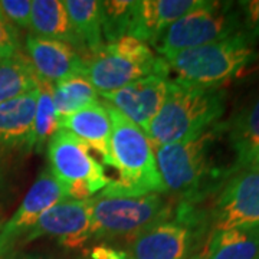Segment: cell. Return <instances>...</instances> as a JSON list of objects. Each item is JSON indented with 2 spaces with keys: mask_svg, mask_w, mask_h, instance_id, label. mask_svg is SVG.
I'll return each instance as SVG.
<instances>
[{
  "mask_svg": "<svg viewBox=\"0 0 259 259\" xmlns=\"http://www.w3.org/2000/svg\"><path fill=\"white\" fill-rule=\"evenodd\" d=\"M225 134V122H218L202 136L176 144L154 146L157 168L164 192L179 203L196 206L213 192H219L232 176L229 167L216 166L213 148Z\"/></svg>",
  "mask_w": 259,
  "mask_h": 259,
  "instance_id": "cell-1",
  "label": "cell"
},
{
  "mask_svg": "<svg viewBox=\"0 0 259 259\" xmlns=\"http://www.w3.org/2000/svg\"><path fill=\"white\" fill-rule=\"evenodd\" d=\"M226 91L170 78L166 100L150 122L147 137L153 144H176L193 140L221 122Z\"/></svg>",
  "mask_w": 259,
  "mask_h": 259,
  "instance_id": "cell-2",
  "label": "cell"
},
{
  "mask_svg": "<svg viewBox=\"0 0 259 259\" xmlns=\"http://www.w3.org/2000/svg\"><path fill=\"white\" fill-rule=\"evenodd\" d=\"M107 107L111 117L110 167L118 171V179L110 180L95 197H141L166 193L151 140L120 111L108 104Z\"/></svg>",
  "mask_w": 259,
  "mask_h": 259,
  "instance_id": "cell-3",
  "label": "cell"
},
{
  "mask_svg": "<svg viewBox=\"0 0 259 259\" xmlns=\"http://www.w3.org/2000/svg\"><path fill=\"white\" fill-rule=\"evenodd\" d=\"M258 58L256 44L243 32L219 42L186 49L163 58L171 71L187 82L222 88Z\"/></svg>",
  "mask_w": 259,
  "mask_h": 259,
  "instance_id": "cell-4",
  "label": "cell"
},
{
  "mask_svg": "<svg viewBox=\"0 0 259 259\" xmlns=\"http://www.w3.org/2000/svg\"><path fill=\"white\" fill-rule=\"evenodd\" d=\"M170 68L146 42L133 36L104 44L97 52L83 56L82 75L98 93L127 87L148 75H168Z\"/></svg>",
  "mask_w": 259,
  "mask_h": 259,
  "instance_id": "cell-5",
  "label": "cell"
},
{
  "mask_svg": "<svg viewBox=\"0 0 259 259\" xmlns=\"http://www.w3.org/2000/svg\"><path fill=\"white\" fill-rule=\"evenodd\" d=\"M176 206L158 193L141 197H94L91 241L127 243L151 226L170 219Z\"/></svg>",
  "mask_w": 259,
  "mask_h": 259,
  "instance_id": "cell-6",
  "label": "cell"
},
{
  "mask_svg": "<svg viewBox=\"0 0 259 259\" xmlns=\"http://www.w3.org/2000/svg\"><path fill=\"white\" fill-rule=\"evenodd\" d=\"M241 29L236 2L203 0L199 8L171 23L158 37L154 49L161 58H167L186 49L223 40Z\"/></svg>",
  "mask_w": 259,
  "mask_h": 259,
  "instance_id": "cell-7",
  "label": "cell"
},
{
  "mask_svg": "<svg viewBox=\"0 0 259 259\" xmlns=\"http://www.w3.org/2000/svg\"><path fill=\"white\" fill-rule=\"evenodd\" d=\"M207 226L210 225L196 206L176 204L170 219L128 242L127 259H187L199 250Z\"/></svg>",
  "mask_w": 259,
  "mask_h": 259,
  "instance_id": "cell-8",
  "label": "cell"
},
{
  "mask_svg": "<svg viewBox=\"0 0 259 259\" xmlns=\"http://www.w3.org/2000/svg\"><path fill=\"white\" fill-rule=\"evenodd\" d=\"M90 150L82 140L64 128L58 130L48 141L49 170L64 186L68 199H91L110 183L102 164Z\"/></svg>",
  "mask_w": 259,
  "mask_h": 259,
  "instance_id": "cell-9",
  "label": "cell"
},
{
  "mask_svg": "<svg viewBox=\"0 0 259 259\" xmlns=\"http://www.w3.org/2000/svg\"><path fill=\"white\" fill-rule=\"evenodd\" d=\"M210 231L259 225V168L232 175L218 192L210 210Z\"/></svg>",
  "mask_w": 259,
  "mask_h": 259,
  "instance_id": "cell-10",
  "label": "cell"
},
{
  "mask_svg": "<svg viewBox=\"0 0 259 259\" xmlns=\"http://www.w3.org/2000/svg\"><path fill=\"white\" fill-rule=\"evenodd\" d=\"M93 207V197L85 200L68 199L55 204L40 214L25 235L23 242L49 238L68 249L81 248L91 241Z\"/></svg>",
  "mask_w": 259,
  "mask_h": 259,
  "instance_id": "cell-11",
  "label": "cell"
},
{
  "mask_svg": "<svg viewBox=\"0 0 259 259\" xmlns=\"http://www.w3.org/2000/svg\"><path fill=\"white\" fill-rule=\"evenodd\" d=\"M168 79V75H148L120 90L98 94L108 105L146 133L166 100Z\"/></svg>",
  "mask_w": 259,
  "mask_h": 259,
  "instance_id": "cell-12",
  "label": "cell"
},
{
  "mask_svg": "<svg viewBox=\"0 0 259 259\" xmlns=\"http://www.w3.org/2000/svg\"><path fill=\"white\" fill-rule=\"evenodd\" d=\"M64 200H68L64 186L56 180L49 167L44 168L35 183L30 186L18 210L2 228L0 241L13 246L18 238L28 233L42 213Z\"/></svg>",
  "mask_w": 259,
  "mask_h": 259,
  "instance_id": "cell-13",
  "label": "cell"
},
{
  "mask_svg": "<svg viewBox=\"0 0 259 259\" xmlns=\"http://www.w3.org/2000/svg\"><path fill=\"white\" fill-rule=\"evenodd\" d=\"M25 49L37 78L42 82L55 85L82 72L83 55L68 44L29 33Z\"/></svg>",
  "mask_w": 259,
  "mask_h": 259,
  "instance_id": "cell-14",
  "label": "cell"
},
{
  "mask_svg": "<svg viewBox=\"0 0 259 259\" xmlns=\"http://www.w3.org/2000/svg\"><path fill=\"white\" fill-rule=\"evenodd\" d=\"M39 87L32 93L0 104V153L32 150V130Z\"/></svg>",
  "mask_w": 259,
  "mask_h": 259,
  "instance_id": "cell-15",
  "label": "cell"
},
{
  "mask_svg": "<svg viewBox=\"0 0 259 259\" xmlns=\"http://www.w3.org/2000/svg\"><path fill=\"white\" fill-rule=\"evenodd\" d=\"M59 128L72 133L102 157V163L110 166L111 117L105 102H95L64 118H59Z\"/></svg>",
  "mask_w": 259,
  "mask_h": 259,
  "instance_id": "cell-16",
  "label": "cell"
},
{
  "mask_svg": "<svg viewBox=\"0 0 259 259\" xmlns=\"http://www.w3.org/2000/svg\"><path fill=\"white\" fill-rule=\"evenodd\" d=\"M203 0H139L133 37L154 47L171 23L202 5Z\"/></svg>",
  "mask_w": 259,
  "mask_h": 259,
  "instance_id": "cell-17",
  "label": "cell"
},
{
  "mask_svg": "<svg viewBox=\"0 0 259 259\" xmlns=\"http://www.w3.org/2000/svg\"><path fill=\"white\" fill-rule=\"evenodd\" d=\"M225 136L235 154L233 175L243 168L246 160L259 146V95L225 122Z\"/></svg>",
  "mask_w": 259,
  "mask_h": 259,
  "instance_id": "cell-18",
  "label": "cell"
},
{
  "mask_svg": "<svg viewBox=\"0 0 259 259\" xmlns=\"http://www.w3.org/2000/svg\"><path fill=\"white\" fill-rule=\"evenodd\" d=\"M206 259H259V225L210 231Z\"/></svg>",
  "mask_w": 259,
  "mask_h": 259,
  "instance_id": "cell-19",
  "label": "cell"
},
{
  "mask_svg": "<svg viewBox=\"0 0 259 259\" xmlns=\"http://www.w3.org/2000/svg\"><path fill=\"white\" fill-rule=\"evenodd\" d=\"M29 30L30 35L64 42L82 54L64 2L61 0H32Z\"/></svg>",
  "mask_w": 259,
  "mask_h": 259,
  "instance_id": "cell-20",
  "label": "cell"
},
{
  "mask_svg": "<svg viewBox=\"0 0 259 259\" xmlns=\"http://www.w3.org/2000/svg\"><path fill=\"white\" fill-rule=\"evenodd\" d=\"M64 5L81 51L85 52V55H90L101 49L104 47L101 2L66 0Z\"/></svg>",
  "mask_w": 259,
  "mask_h": 259,
  "instance_id": "cell-21",
  "label": "cell"
},
{
  "mask_svg": "<svg viewBox=\"0 0 259 259\" xmlns=\"http://www.w3.org/2000/svg\"><path fill=\"white\" fill-rule=\"evenodd\" d=\"M40 79L22 51L0 61V104L37 90Z\"/></svg>",
  "mask_w": 259,
  "mask_h": 259,
  "instance_id": "cell-22",
  "label": "cell"
},
{
  "mask_svg": "<svg viewBox=\"0 0 259 259\" xmlns=\"http://www.w3.org/2000/svg\"><path fill=\"white\" fill-rule=\"evenodd\" d=\"M52 97L58 118H64L98 102L100 94L82 75H74L52 85Z\"/></svg>",
  "mask_w": 259,
  "mask_h": 259,
  "instance_id": "cell-23",
  "label": "cell"
},
{
  "mask_svg": "<svg viewBox=\"0 0 259 259\" xmlns=\"http://www.w3.org/2000/svg\"><path fill=\"white\" fill-rule=\"evenodd\" d=\"M102 37L107 44L120 37L133 36L137 23L139 0H107L101 2Z\"/></svg>",
  "mask_w": 259,
  "mask_h": 259,
  "instance_id": "cell-24",
  "label": "cell"
},
{
  "mask_svg": "<svg viewBox=\"0 0 259 259\" xmlns=\"http://www.w3.org/2000/svg\"><path fill=\"white\" fill-rule=\"evenodd\" d=\"M58 130H59V118L56 115L54 97H52V85L40 81L36 110L33 117L32 150L37 153L42 151Z\"/></svg>",
  "mask_w": 259,
  "mask_h": 259,
  "instance_id": "cell-25",
  "label": "cell"
},
{
  "mask_svg": "<svg viewBox=\"0 0 259 259\" xmlns=\"http://www.w3.org/2000/svg\"><path fill=\"white\" fill-rule=\"evenodd\" d=\"M32 0H0V13L16 29H29Z\"/></svg>",
  "mask_w": 259,
  "mask_h": 259,
  "instance_id": "cell-26",
  "label": "cell"
},
{
  "mask_svg": "<svg viewBox=\"0 0 259 259\" xmlns=\"http://www.w3.org/2000/svg\"><path fill=\"white\" fill-rule=\"evenodd\" d=\"M241 15L242 32L255 44L259 42V0H241L236 2Z\"/></svg>",
  "mask_w": 259,
  "mask_h": 259,
  "instance_id": "cell-27",
  "label": "cell"
},
{
  "mask_svg": "<svg viewBox=\"0 0 259 259\" xmlns=\"http://www.w3.org/2000/svg\"><path fill=\"white\" fill-rule=\"evenodd\" d=\"M20 52L19 30L0 13V61Z\"/></svg>",
  "mask_w": 259,
  "mask_h": 259,
  "instance_id": "cell-28",
  "label": "cell"
},
{
  "mask_svg": "<svg viewBox=\"0 0 259 259\" xmlns=\"http://www.w3.org/2000/svg\"><path fill=\"white\" fill-rule=\"evenodd\" d=\"M90 259H127L125 250H118L107 245H98L91 250Z\"/></svg>",
  "mask_w": 259,
  "mask_h": 259,
  "instance_id": "cell-29",
  "label": "cell"
},
{
  "mask_svg": "<svg viewBox=\"0 0 259 259\" xmlns=\"http://www.w3.org/2000/svg\"><path fill=\"white\" fill-rule=\"evenodd\" d=\"M243 168H259V146L255 148V151L249 156V158L246 160ZM242 168V170H243Z\"/></svg>",
  "mask_w": 259,
  "mask_h": 259,
  "instance_id": "cell-30",
  "label": "cell"
},
{
  "mask_svg": "<svg viewBox=\"0 0 259 259\" xmlns=\"http://www.w3.org/2000/svg\"><path fill=\"white\" fill-rule=\"evenodd\" d=\"M12 245H8V243H3L0 241V259H9L10 252H12Z\"/></svg>",
  "mask_w": 259,
  "mask_h": 259,
  "instance_id": "cell-31",
  "label": "cell"
},
{
  "mask_svg": "<svg viewBox=\"0 0 259 259\" xmlns=\"http://www.w3.org/2000/svg\"><path fill=\"white\" fill-rule=\"evenodd\" d=\"M18 259H52L49 256H44V255H37V253H32V255H22Z\"/></svg>",
  "mask_w": 259,
  "mask_h": 259,
  "instance_id": "cell-32",
  "label": "cell"
},
{
  "mask_svg": "<svg viewBox=\"0 0 259 259\" xmlns=\"http://www.w3.org/2000/svg\"><path fill=\"white\" fill-rule=\"evenodd\" d=\"M187 259H206V253H204V249L202 248L200 250H197V252H194L192 256H189Z\"/></svg>",
  "mask_w": 259,
  "mask_h": 259,
  "instance_id": "cell-33",
  "label": "cell"
}]
</instances>
